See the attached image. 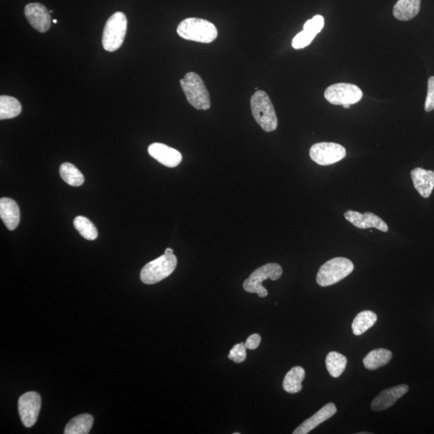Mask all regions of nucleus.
I'll list each match as a JSON object with an SVG mask.
<instances>
[{
    "instance_id": "obj_7",
    "label": "nucleus",
    "mask_w": 434,
    "mask_h": 434,
    "mask_svg": "<svg viewBox=\"0 0 434 434\" xmlns=\"http://www.w3.org/2000/svg\"><path fill=\"white\" fill-rule=\"evenodd\" d=\"M282 268L278 264H266L254 271L244 282V290L248 293L258 294L260 298H265L268 295V290L262 286V282L266 279L277 281L282 277Z\"/></svg>"
},
{
    "instance_id": "obj_19",
    "label": "nucleus",
    "mask_w": 434,
    "mask_h": 434,
    "mask_svg": "<svg viewBox=\"0 0 434 434\" xmlns=\"http://www.w3.org/2000/svg\"><path fill=\"white\" fill-rule=\"evenodd\" d=\"M306 372L303 367L296 366L287 372L284 380H283V389L288 393H298L303 389V381Z\"/></svg>"
},
{
    "instance_id": "obj_15",
    "label": "nucleus",
    "mask_w": 434,
    "mask_h": 434,
    "mask_svg": "<svg viewBox=\"0 0 434 434\" xmlns=\"http://www.w3.org/2000/svg\"><path fill=\"white\" fill-rule=\"evenodd\" d=\"M337 412L336 404L334 403H329L319 410V411L310 417L308 420L300 424V426L295 429L293 432L294 434H308L310 431H312L316 427H318L319 424L328 421Z\"/></svg>"
},
{
    "instance_id": "obj_31",
    "label": "nucleus",
    "mask_w": 434,
    "mask_h": 434,
    "mask_svg": "<svg viewBox=\"0 0 434 434\" xmlns=\"http://www.w3.org/2000/svg\"><path fill=\"white\" fill-rule=\"evenodd\" d=\"M261 341L262 338L260 334H253L247 339V341L244 343V345L247 349H249V350H255V349L260 345Z\"/></svg>"
},
{
    "instance_id": "obj_32",
    "label": "nucleus",
    "mask_w": 434,
    "mask_h": 434,
    "mask_svg": "<svg viewBox=\"0 0 434 434\" xmlns=\"http://www.w3.org/2000/svg\"><path fill=\"white\" fill-rule=\"evenodd\" d=\"M343 106L344 108H350L351 105H343Z\"/></svg>"
},
{
    "instance_id": "obj_16",
    "label": "nucleus",
    "mask_w": 434,
    "mask_h": 434,
    "mask_svg": "<svg viewBox=\"0 0 434 434\" xmlns=\"http://www.w3.org/2000/svg\"><path fill=\"white\" fill-rule=\"evenodd\" d=\"M411 177L415 190L423 198L431 196L434 188V172L417 168L411 172Z\"/></svg>"
},
{
    "instance_id": "obj_13",
    "label": "nucleus",
    "mask_w": 434,
    "mask_h": 434,
    "mask_svg": "<svg viewBox=\"0 0 434 434\" xmlns=\"http://www.w3.org/2000/svg\"><path fill=\"white\" fill-rule=\"evenodd\" d=\"M409 386L407 385H400L394 386L393 388L387 389L382 391L381 393L372 400L371 408L374 411L380 412L383 410L388 409L407 393Z\"/></svg>"
},
{
    "instance_id": "obj_26",
    "label": "nucleus",
    "mask_w": 434,
    "mask_h": 434,
    "mask_svg": "<svg viewBox=\"0 0 434 434\" xmlns=\"http://www.w3.org/2000/svg\"><path fill=\"white\" fill-rule=\"evenodd\" d=\"M75 229L84 239L93 240L98 238V229L87 217L78 216L73 220Z\"/></svg>"
},
{
    "instance_id": "obj_6",
    "label": "nucleus",
    "mask_w": 434,
    "mask_h": 434,
    "mask_svg": "<svg viewBox=\"0 0 434 434\" xmlns=\"http://www.w3.org/2000/svg\"><path fill=\"white\" fill-rule=\"evenodd\" d=\"M127 19L124 12H117L108 19L104 27L102 45L108 52H115L121 48L126 37Z\"/></svg>"
},
{
    "instance_id": "obj_30",
    "label": "nucleus",
    "mask_w": 434,
    "mask_h": 434,
    "mask_svg": "<svg viewBox=\"0 0 434 434\" xmlns=\"http://www.w3.org/2000/svg\"><path fill=\"white\" fill-rule=\"evenodd\" d=\"M434 110V77L429 78L428 92L426 103H424V111L431 112Z\"/></svg>"
},
{
    "instance_id": "obj_8",
    "label": "nucleus",
    "mask_w": 434,
    "mask_h": 434,
    "mask_svg": "<svg viewBox=\"0 0 434 434\" xmlns=\"http://www.w3.org/2000/svg\"><path fill=\"white\" fill-rule=\"evenodd\" d=\"M324 97L334 106L353 105L361 100L363 92L356 84L337 83L326 89Z\"/></svg>"
},
{
    "instance_id": "obj_12",
    "label": "nucleus",
    "mask_w": 434,
    "mask_h": 434,
    "mask_svg": "<svg viewBox=\"0 0 434 434\" xmlns=\"http://www.w3.org/2000/svg\"><path fill=\"white\" fill-rule=\"evenodd\" d=\"M25 15L27 21L36 30L42 33L49 30L52 23L50 12L43 4L28 3L25 8Z\"/></svg>"
},
{
    "instance_id": "obj_33",
    "label": "nucleus",
    "mask_w": 434,
    "mask_h": 434,
    "mask_svg": "<svg viewBox=\"0 0 434 434\" xmlns=\"http://www.w3.org/2000/svg\"><path fill=\"white\" fill-rule=\"evenodd\" d=\"M54 23H58V21L54 20Z\"/></svg>"
},
{
    "instance_id": "obj_25",
    "label": "nucleus",
    "mask_w": 434,
    "mask_h": 434,
    "mask_svg": "<svg viewBox=\"0 0 434 434\" xmlns=\"http://www.w3.org/2000/svg\"><path fill=\"white\" fill-rule=\"evenodd\" d=\"M60 174L63 181L70 186L79 187L82 185L84 181L82 173L72 163L61 164Z\"/></svg>"
},
{
    "instance_id": "obj_29",
    "label": "nucleus",
    "mask_w": 434,
    "mask_h": 434,
    "mask_svg": "<svg viewBox=\"0 0 434 434\" xmlns=\"http://www.w3.org/2000/svg\"><path fill=\"white\" fill-rule=\"evenodd\" d=\"M247 347L244 345V343H240L238 344H236V345L231 349V351L229 354V358L231 361H233L237 364H240V363H242L247 358Z\"/></svg>"
},
{
    "instance_id": "obj_2",
    "label": "nucleus",
    "mask_w": 434,
    "mask_h": 434,
    "mask_svg": "<svg viewBox=\"0 0 434 434\" xmlns=\"http://www.w3.org/2000/svg\"><path fill=\"white\" fill-rule=\"evenodd\" d=\"M177 266V258L173 249L168 248L163 255L147 264L140 273L141 281L148 285L163 281L171 275Z\"/></svg>"
},
{
    "instance_id": "obj_21",
    "label": "nucleus",
    "mask_w": 434,
    "mask_h": 434,
    "mask_svg": "<svg viewBox=\"0 0 434 434\" xmlns=\"http://www.w3.org/2000/svg\"><path fill=\"white\" fill-rule=\"evenodd\" d=\"M377 321V315L374 311L364 310L358 313L353 320L352 328L355 336H361L374 327Z\"/></svg>"
},
{
    "instance_id": "obj_24",
    "label": "nucleus",
    "mask_w": 434,
    "mask_h": 434,
    "mask_svg": "<svg viewBox=\"0 0 434 434\" xmlns=\"http://www.w3.org/2000/svg\"><path fill=\"white\" fill-rule=\"evenodd\" d=\"M347 365L346 356L336 352H331L326 358V366L329 374L334 378H338L343 374Z\"/></svg>"
},
{
    "instance_id": "obj_4",
    "label": "nucleus",
    "mask_w": 434,
    "mask_h": 434,
    "mask_svg": "<svg viewBox=\"0 0 434 434\" xmlns=\"http://www.w3.org/2000/svg\"><path fill=\"white\" fill-rule=\"evenodd\" d=\"M181 86L187 102L196 110L207 111L210 108L209 93L199 74L187 73L181 80Z\"/></svg>"
},
{
    "instance_id": "obj_17",
    "label": "nucleus",
    "mask_w": 434,
    "mask_h": 434,
    "mask_svg": "<svg viewBox=\"0 0 434 434\" xmlns=\"http://www.w3.org/2000/svg\"><path fill=\"white\" fill-rule=\"evenodd\" d=\"M0 216L9 230H15L21 221V212L17 203L10 198H1Z\"/></svg>"
},
{
    "instance_id": "obj_18",
    "label": "nucleus",
    "mask_w": 434,
    "mask_h": 434,
    "mask_svg": "<svg viewBox=\"0 0 434 434\" xmlns=\"http://www.w3.org/2000/svg\"><path fill=\"white\" fill-rule=\"evenodd\" d=\"M421 8V0H398L393 8V16L402 21L412 20Z\"/></svg>"
},
{
    "instance_id": "obj_20",
    "label": "nucleus",
    "mask_w": 434,
    "mask_h": 434,
    "mask_svg": "<svg viewBox=\"0 0 434 434\" xmlns=\"http://www.w3.org/2000/svg\"><path fill=\"white\" fill-rule=\"evenodd\" d=\"M391 357L393 353L388 349L378 348L367 354L363 362L367 369L374 371L388 365Z\"/></svg>"
},
{
    "instance_id": "obj_22",
    "label": "nucleus",
    "mask_w": 434,
    "mask_h": 434,
    "mask_svg": "<svg viewBox=\"0 0 434 434\" xmlns=\"http://www.w3.org/2000/svg\"><path fill=\"white\" fill-rule=\"evenodd\" d=\"M93 424L92 415L81 414L71 420L66 426L64 433L65 434H87L91 431Z\"/></svg>"
},
{
    "instance_id": "obj_5",
    "label": "nucleus",
    "mask_w": 434,
    "mask_h": 434,
    "mask_svg": "<svg viewBox=\"0 0 434 434\" xmlns=\"http://www.w3.org/2000/svg\"><path fill=\"white\" fill-rule=\"evenodd\" d=\"M353 271V263L349 259L334 258L320 267L316 282L322 287L332 286L351 275Z\"/></svg>"
},
{
    "instance_id": "obj_9",
    "label": "nucleus",
    "mask_w": 434,
    "mask_h": 434,
    "mask_svg": "<svg viewBox=\"0 0 434 434\" xmlns=\"http://www.w3.org/2000/svg\"><path fill=\"white\" fill-rule=\"evenodd\" d=\"M346 149L334 143H319L310 149V157L321 166H328L345 158Z\"/></svg>"
},
{
    "instance_id": "obj_3",
    "label": "nucleus",
    "mask_w": 434,
    "mask_h": 434,
    "mask_svg": "<svg viewBox=\"0 0 434 434\" xmlns=\"http://www.w3.org/2000/svg\"><path fill=\"white\" fill-rule=\"evenodd\" d=\"M250 106L254 119L264 130L272 132L277 129L278 122L275 107L265 91L254 93L250 100Z\"/></svg>"
},
{
    "instance_id": "obj_11",
    "label": "nucleus",
    "mask_w": 434,
    "mask_h": 434,
    "mask_svg": "<svg viewBox=\"0 0 434 434\" xmlns=\"http://www.w3.org/2000/svg\"><path fill=\"white\" fill-rule=\"evenodd\" d=\"M344 217L356 228L361 229H376L381 232L387 233L389 226L378 216L372 212H366L365 214L356 211H347L344 214Z\"/></svg>"
},
{
    "instance_id": "obj_28",
    "label": "nucleus",
    "mask_w": 434,
    "mask_h": 434,
    "mask_svg": "<svg viewBox=\"0 0 434 434\" xmlns=\"http://www.w3.org/2000/svg\"><path fill=\"white\" fill-rule=\"evenodd\" d=\"M324 27V18L322 16H315L310 20L306 21L304 25V30L308 31L317 36L323 30Z\"/></svg>"
},
{
    "instance_id": "obj_1",
    "label": "nucleus",
    "mask_w": 434,
    "mask_h": 434,
    "mask_svg": "<svg viewBox=\"0 0 434 434\" xmlns=\"http://www.w3.org/2000/svg\"><path fill=\"white\" fill-rule=\"evenodd\" d=\"M177 33L181 38L209 44L218 36V31L214 23L199 18H187L179 23Z\"/></svg>"
},
{
    "instance_id": "obj_27",
    "label": "nucleus",
    "mask_w": 434,
    "mask_h": 434,
    "mask_svg": "<svg viewBox=\"0 0 434 434\" xmlns=\"http://www.w3.org/2000/svg\"><path fill=\"white\" fill-rule=\"evenodd\" d=\"M315 36L312 33L303 30L294 37L292 41V47L295 49H304L313 41Z\"/></svg>"
},
{
    "instance_id": "obj_10",
    "label": "nucleus",
    "mask_w": 434,
    "mask_h": 434,
    "mask_svg": "<svg viewBox=\"0 0 434 434\" xmlns=\"http://www.w3.org/2000/svg\"><path fill=\"white\" fill-rule=\"evenodd\" d=\"M41 408V396L36 391H28L19 399L18 409L21 422L27 428L36 424Z\"/></svg>"
},
{
    "instance_id": "obj_23",
    "label": "nucleus",
    "mask_w": 434,
    "mask_h": 434,
    "mask_svg": "<svg viewBox=\"0 0 434 434\" xmlns=\"http://www.w3.org/2000/svg\"><path fill=\"white\" fill-rule=\"evenodd\" d=\"M22 106L16 98L1 95L0 97V119H11L21 115Z\"/></svg>"
},
{
    "instance_id": "obj_14",
    "label": "nucleus",
    "mask_w": 434,
    "mask_h": 434,
    "mask_svg": "<svg viewBox=\"0 0 434 434\" xmlns=\"http://www.w3.org/2000/svg\"><path fill=\"white\" fill-rule=\"evenodd\" d=\"M148 153L158 162L168 168H176L182 162V155L168 146L155 143L149 146Z\"/></svg>"
}]
</instances>
